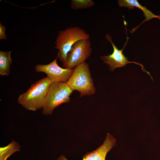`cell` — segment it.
<instances>
[{
    "instance_id": "obj_1",
    "label": "cell",
    "mask_w": 160,
    "mask_h": 160,
    "mask_svg": "<svg viewBox=\"0 0 160 160\" xmlns=\"http://www.w3.org/2000/svg\"><path fill=\"white\" fill-rule=\"evenodd\" d=\"M52 83L48 77L36 81L19 96L18 102L27 110L35 111L42 108L46 96Z\"/></svg>"
},
{
    "instance_id": "obj_2",
    "label": "cell",
    "mask_w": 160,
    "mask_h": 160,
    "mask_svg": "<svg viewBox=\"0 0 160 160\" xmlns=\"http://www.w3.org/2000/svg\"><path fill=\"white\" fill-rule=\"evenodd\" d=\"M89 35L78 26L70 27L59 32L55 42V49L58 50V58L64 65L68 55L73 45L79 40L89 39Z\"/></svg>"
},
{
    "instance_id": "obj_3",
    "label": "cell",
    "mask_w": 160,
    "mask_h": 160,
    "mask_svg": "<svg viewBox=\"0 0 160 160\" xmlns=\"http://www.w3.org/2000/svg\"><path fill=\"white\" fill-rule=\"evenodd\" d=\"M66 82H52L50 85L42 108L45 115H51L54 109L64 103L70 102L73 91Z\"/></svg>"
},
{
    "instance_id": "obj_4",
    "label": "cell",
    "mask_w": 160,
    "mask_h": 160,
    "mask_svg": "<svg viewBox=\"0 0 160 160\" xmlns=\"http://www.w3.org/2000/svg\"><path fill=\"white\" fill-rule=\"evenodd\" d=\"M66 83L72 90H77L80 93V97L93 95L95 92L89 67L86 62L73 69V73Z\"/></svg>"
},
{
    "instance_id": "obj_5",
    "label": "cell",
    "mask_w": 160,
    "mask_h": 160,
    "mask_svg": "<svg viewBox=\"0 0 160 160\" xmlns=\"http://www.w3.org/2000/svg\"><path fill=\"white\" fill-rule=\"evenodd\" d=\"M91 43L89 39L78 41L73 46L68 53L64 68L73 69L79 65L85 62L92 51Z\"/></svg>"
},
{
    "instance_id": "obj_6",
    "label": "cell",
    "mask_w": 160,
    "mask_h": 160,
    "mask_svg": "<svg viewBox=\"0 0 160 160\" xmlns=\"http://www.w3.org/2000/svg\"><path fill=\"white\" fill-rule=\"evenodd\" d=\"M105 38L111 44L113 49V53L107 56H103L100 58L103 61L104 63L107 64L110 66L109 70L112 71L117 68H121L126 66L127 64L130 63H133L140 65L142 67V70L147 73L152 78L149 73L147 71L143 66L141 64L135 62L129 61L128 58L125 57L123 53L124 47H125L128 40V37H127V41L125 44L123 48L119 50L113 43L112 40L111 36L108 34H106Z\"/></svg>"
},
{
    "instance_id": "obj_7",
    "label": "cell",
    "mask_w": 160,
    "mask_h": 160,
    "mask_svg": "<svg viewBox=\"0 0 160 160\" xmlns=\"http://www.w3.org/2000/svg\"><path fill=\"white\" fill-rule=\"evenodd\" d=\"M57 55L52 62L46 65L37 64L35 66L37 72H43L52 82H66L73 72V69L62 68L57 64Z\"/></svg>"
},
{
    "instance_id": "obj_8",
    "label": "cell",
    "mask_w": 160,
    "mask_h": 160,
    "mask_svg": "<svg viewBox=\"0 0 160 160\" xmlns=\"http://www.w3.org/2000/svg\"><path fill=\"white\" fill-rule=\"evenodd\" d=\"M116 140L113 136L108 133L103 144L95 150L86 153L83 156L82 160H105L107 153L113 147ZM56 160H68L63 155Z\"/></svg>"
},
{
    "instance_id": "obj_9",
    "label": "cell",
    "mask_w": 160,
    "mask_h": 160,
    "mask_svg": "<svg viewBox=\"0 0 160 160\" xmlns=\"http://www.w3.org/2000/svg\"><path fill=\"white\" fill-rule=\"evenodd\" d=\"M118 2L120 7H127L129 10L132 9L134 7H136L143 11L144 16L146 18L140 25L144 22L148 21L153 18H158L159 15H154L145 6L141 5L137 0H119Z\"/></svg>"
},
{
    "instance_id": "obj_10",
    "label": "cell",
    "mask_w": 160,
    "mask_h": 160,
    "mask_svg": "<svg viewBox=\"0 0 160 160\" xmlns=\"http://www.w3.org/2000/svg\"><path fill=\"white\" fill-rule=\"evenodd\" d=\"M12 51H0V74L8 76L10 73V66L12 63L11 57Z\"/></svg>"
},
{
    "instance_id": "obj_11",
    "label": "cell",
    "mask_w": 160,
    "mask_h": 160,
    "mask_svg": "<svg viewBox=\"0 0 160 160\" xmlns=\"http://www.w3.org/2000/svg\"><path fill=\"white\" fill-rule=\"evenodd\" d=\"M20 145L18 143L12 139L7 146L0 148V160H7L15 152L20 151Z\"/></svg>"
},
{
    "instance_id": "obj_12",
    "label": "cell",
    "mask_w": 160,
    "mask_h": 160,
    "mask_svg": "<svg viewBox=\"0 0 160 160\" xmlns=\"http://www.w3.org/2000/svg\"><path fill=\"white\" fill-rule=\"evenodd\" d=\"M71 8L74 10L90 8L95 4L92 0H71Z\"/></svg>"
},
{
    "instance_id": "obj_13",
    "label": "cell",
    "mask_w": 160,
    "mask_h": 160,
    "mask_svg": "<svg viewBox=\"0 0 160 160\" xmlns=\"http://www.w3.org/2000/svg\"><path fill=\"white\" fill-rule=\"evenodd\" d=\"M6 28L0 22V39L1 40L6 39L7 36L5 33Z\"/></svg>"
},
{
    "instance_id": "obj_14",
    "label": "cell",
    "mask_w": 160,
    "mask_h": 160,
    "mask_svg": "<svg viewBox=\"0 0 160 160\" xmlns=\"http://www.w3.org/2000/svg\"><path fill=\"white\" fill-rule=\"evenodd\" d=\"M158 19L160 21V15H159V17Z\"/></svg>"
}]
</instances>
